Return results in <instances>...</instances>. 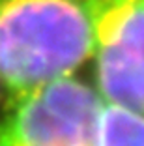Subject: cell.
Instances as JSON below:
<instances>
[{
  "instance_id": "obj_2",
  "label": "cell",
  "mask_w": 144,
  "mask_h": 146,
  "mask_svg": "<svg viewBox=\"0 0 144 146\" xmlns=\"http://www.w3.org/2000/svg\"><path fill=\"white\" fill-rule=\"evenodd\" d=\"M103 103L77 75L11 96L0 111V146H98Z\"/></svg>"
},
{
  "instance_id": "obj_3",
  "label": "cell",
  "mask_w": 144,
  "mask_h": 146,
  "mask_svg": "<svg viewBox=\"0 0 144 146\" xmlns=\"http://www.w3.org/2000/svg\"><path fill=\"white\" fill-rule=\"evenodd\" d=\"M96 88L107 103L144 114V0H88Z\"/></svg>"
},
{
  "instance_id": "obj_5",
  "label": "cell",
  "mask_w": 144,
  "mask_h": 146,
  "mask_svg": "<svg viewBox=\"0 0 144 146\" xmlns=\"http://www.w3.org/2000/svg\"><path fill=\"white\" fill-rule=\"evenodd\" d=\"M11 99V94H9V90L6 88V84L2 81H0V111L8 105V101Z\"/></svg>"
},
{
  "instance_id": "obj_4",
  "label": "cell",
  "mask_w": 144,
  "mask_h": 146,
  "mask_svg": "<svg viewBox=\"0 0 144 146\" xmlns=\"http://www.w3.org/2000/svg\"><path fill=\"white\" fill-rule=\"evenodd\" d=\"M98 146H144V114L105 101Z\"/></svg>"
},
{
  "instance_id": "obj_1",
  "label": "cell",
  "mask_w": 144,
  "mask_h": 146,
  "mask_svg": "<svg viewBox=\"0 0 144 146\" xmlns=\"http://www.w3.org/2000/svg\"><path fill=\"white\" fill-rule=\"evenodd\" d=\"M92 49L88 0H0V81L11 96L77 75Z\"/></svg>"
}]
</instances>
